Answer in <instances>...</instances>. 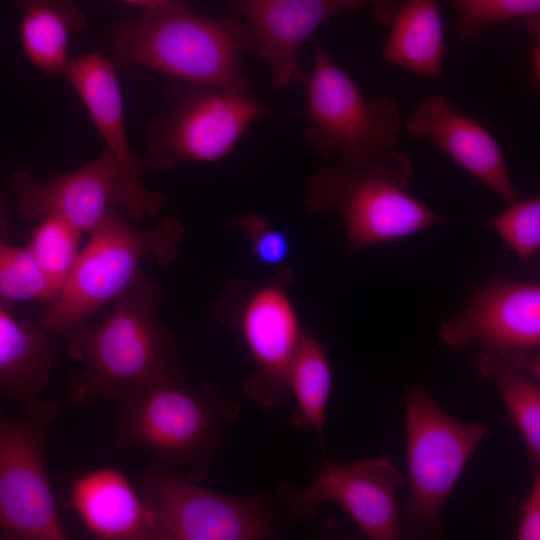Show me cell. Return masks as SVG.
Instances as JSON below:
<instances>
[{
	"instance_id": "8fae6325",
	"label": "cell",
	"mask_w": 540,
	"mask_h": 540,
	"mask_svg": "<svg viewBox=\"0 0 540 540\" xmlns=\"http://www.w3.org/2000/svg\"><path fill=\"white\" fill-rule=\"evenodd\" d=\"M137 490L151 513L154 540H258L279 529L269 498L219 494L157 459L142 473Z\"/></svg>"
},
{
	"instance_id": "d6986e66",
	"label": "cell",
	"mask_w": 540,
	"mask_h": 540,
	"mask_svg": "<svg viewBox=\"0 0 540 540\" xmlns=\"http://www.w3.org/2000/svg\"><path fill=\"white\" fill-rule=\"evenodd\" d=\"M372 4L377 22L387 27L383 60L438 80L447 52L439 0H373Z\"/></svg>"
},
{
	"instance_id": "2e32d148",
	"label": "cell",
	"mask_w": 540,
	"mask_h": 540,
	"mask_svg": "<svg viewBox=\"0 0 540 540\" xmlns=\"http://www.w3.org/2000/svg\"><path fill=\"white\" fill-rule=\"evenodd\" d=\"M119 178L118 165L105 150L77 170L46 180L20 168L11 186L28 220L38 223L54 217L89 235L113 205Z\"/></svg>"
},
{
	"instance_id": "30bf717a",
	"label": "cell",
	"mask_w": 540,
	"mask_h": 540,
	"mask_svg": "<svg viewBox=\"0 0 540 540\" xmlns=\"http://www.w3.org/2000/svg\"><path fill=\"white\" fill-rule=\"evenodd\" d=\"M25 404L22 420L0 406V539L65 540L45 470L57 405L38 395Z\"/></svg>"
},
{
	"instance_id": "4dcf8cb0",
	"label": "cell",
	"mask_w": 540,
	"mask_h": 540,
	"mask_svg": "<svg viewBox=\"0 0 540 540\" xmlns=\"http://www.w3.org/2000/svg\"><path fill=\"white\" fill-rule=\"evenodd\" d=\"M128 4L141 6L144 9L175 6L171 0H121ZM180 6V5H177Z\"/></svg>"
},
{
	"instance_id": "ffe728a7",
	"label": "cell",
	"mask_w": 540,
	"mask_h": 540,
	"mask_svg": "<svg viewBox=\"0 0 540 540\" xmlns=\"http://www.w3.org/2000/svg\"><path fill=\"white\" fill-rule=\"evenodd\" d=\"M47 331L0 305V393L8 399L26 401L47 385L56 356Z\"/></svg>"
},
{
	"instance_id": "e0dca14e",
	"label": "cell",
	"mask_w": 540,
	"mask_h": 540,
	"mask_svg": "<svg viewBox=\"0 0 540 540\" xmlns=\"http://www.w3.org/2000/svg\"><path fill=\"white\" fill-rule=\"evenodd\" d=\"M405 127L411 136L425 138L446 153L507 203L517 199L497 140L473 118L455 111L444 95L422 99L407 117Z\"/></svg>"
},
{
	"instance_id": "9c48e42d",
	"label": "cell",
	"mask_w": 540,
	"mask_h": 540,
	"mask_svg": "<svg viewBox=\"0 0 540 540\" xmlns=\"http://www.w3.org/2000/svg\"><path fill=\"white\" fill-rule=\"evenodd\" d=\"M405 399L410 498L401 536L436 537L442 533L443 507L486 427L453 419L418 384L407 390Z\"/></svg>"
},
{
	"instance_id": "1f68e13d",
	"label": "cell",
	"mask_w": 540,
	"mask_h": 540,
	"mask_svg": "<svg viewBox=\"0 0 540 540\" xmlns=\"http://www.w3.org/2000/svg\"><path fill=\"white\" fill-rule=\"evenodd\" d=\"M171 1L176 5L186 6L192 0H171Z\"/></svg>"
},
{
	"instance_id": "277c9868",
	"label": "cell",
	"mask_w": 540,
	"mask_h": 540,
	"mask_svg": "<svg viewBox=\"0 0 540 540\" xmlns=\"http://www.w3.org/2000/svg\"><path fill=\"white\" fill-rule=\"evenodd\" d=\"M413 174L410 158L396 149L360 167L324 166L308 178L305 203L313 214L333 211L340 216L348 252L355 254L443 221L405 191Z\"/></svg>"
},
{
	"instance_id": "5b68a950",
	"label": "cell",
	"mask_w": 540,
	"mask_h": 540,
	"mask_svg": "<svg viewBox=\"0 0 540 540\" xmlns=\"http://www.w3.org/2000/svg\"><path fill=\"white\" fill-rule=\"evenodd\" d=\"M127 218L111 205L89 234L69 280L40 322L45 329L63 334L115 301L132 283L145 257L159 267L177 260L185 236L180 220L165 217L153 228L139 229Z\"/></svg>"
},
{
	"instance_id": "484cf974",
	"label": "cell",
	"mask_w": 540,
	"mask_h": 540,
	"mask_svg": "<svg viewBox=\"0 0 540 540\" xmlns=\"http://www.w3.org/2000/svg\"><path fill=\"white\" fill-rule=\"evenodd\" d=\"M458 18V40L472 41L493 26L539 16L540 0H450Z\"/></svg>"
},
{
	"instance_id": "44dd1931",
	"label": "cell",
	"mask_w": 540,
	"mask_h": 540,
	"mask_svg": "<svg viewBox=\"0 0 540 540\" xmlns=\"http://www.w3.org/2000/svg\"><path fill=\"white\" fill-rule=\"evenodd\" d=\"M22 11L20 40L30 62L46 76L64 73L70 36L87 23L74 0H12Z\"/></svg>"
},
{
	"instance_id": "83f0119b",
	"label": "cell",
	"mask_w": 540,
	"mask_h": 540,
	"mask_svg": "<svg viewBox=\"0 0 540 540\" xmlns=\"http://www.w3.org/2000/svg\"><path fill=\"white\" fill-rule=\"evenodd\" d=\"M232 230L246 240L255 262L273 269L286 265L292 248L290 237L265 215L256 211L239 214L232 221Z\"/></svg>"
},
{
	"instance_id": "7402d4cb",
	"label": "cell",
	"mask_w": 540,
	"mask_h": 540,
	"mask_svg": "<svg viewBox=\"0 0 540 540\" xmlns=\"http://www.w3.org/2000/svg\"><path fill=\"white\" fill-rule=\"evenodd\" d=\"M287 384L295 400L290 425L313 431L326 454L323 427L332 390L331 367L325 348L306 331L291 361Z\"/></svg>"
},
{
	"instance_id": "603a6c76",
	"label": "cell",
	"mask_w": 540,
	"mask_h": 540,
	"mask_svg": "<svg viewBox=\"0 0 540 540\" xmlns=\"http://www.w3.org/2000/svg\"><path fill=\"white\" fill-rule=\"evenodd\" d=\"M478 372L492 380L508 415L521 434L534 468L540 461V388L534 379L513 368L495 352L485 349L476 359Z\"/></svg>"
},
{
	"instance_id": "ba28073f",
	"label": "cell",
	"mask_w": 540,
	"mask_h": 540,
	"mask_svg": "<svg viewBox=\"0 0 540 540\" xmlns=\"http://www.w3.org/2000/svg\"><path fill=\"white\" fill-rule=\"evenodd\" d=\"M145 133V163L167 170L224 159L250 125L268 112L255 96L174 79Z\"/></svg>"
},
{
	"instance_id": "f546056e",
	"label": "cell",
	"mask_w": 540,
	"mask_h": 540,
	"mask_svg": "<svg viewBox=\"0 0 540 540\" xmlns=\"http://www.w3.org/2000/svg\"><path fill=\"white\" fill-rule=\"evenodd\" d=\"M9 234L7 201L0 188V242H5Z\"/></svg>"
},
{
	"instance_id": "4316f807",
	"label": "cell",
	"mask_w": 540,
	"mask_h": 540,
	"mask_svg": "<svg viewBox=\"0 0 540 540\" xmlns=\"http://www.w3.org/2000/svg\"><path fill=\"white\" fill-rule=\"evenodd\" d=\"M490 220V225L522 261H529L540 249V198L515 199Z\"/></svg>"
},
{
	"instance_id": "ac0fdd59",
	"label": "cell",
	"mask_w": 540,
	"mask_h": 540,
	"mask_svg": "<svg viewBox=\"0 0 540 540\" xmlns=\"http://www.w3.org/2000/svg\"><path fill=\"white\" fill-rule=\"evenodd\" d=\"M75 511L91 533L103 540H154L151 513L124 473L101 468L71 484Z\"/></svg>"
},
{
	"instance_id": "4fadbf2b",
	"label": "cell",
	"mask_w": 540,
	"mask_h": 540,
	"mask_svg": "<svg viewBox=\"0 0 540 540\" xmlns=\"http://www.w3.org/2000/svg\"><path fill=\"white\" fill-rule=\"evenodd\" d=\"M116 70L111 59L92 52L69 58L63 74L118 165L120 178L113 205L128 218L140 219L158 213L165 198L143 184L141 169L130 151Z\"/></svg>"
},
{
	"instance_id": "7c38bea8",
	"label": "cell",
	"mask_w": 540,
	"mask_h": 540,
	"mask_svg": "<svg viewBox=\"0 0 540 540\" xmlns=\"http://www.w3.org/2000/svg\"><path fill=\"white\" fill-rule=\"evenodd\" d=\"M405 484L386 459L339 465L326 453L310 485L298 489L283 482L275 490V499L304 520H311L324 502L339 504L367 538L394 540L401 536L396 492Z\"/></svg>"
},
{
	"instance_id": "8992f818",
	"label": "cell",
	"mask_w": 540,
	"mask_h": 540,
	"mask_svg": "<svg viewBox=\"0 0 540 540\" xmlns=\"http://www.w3.org/2000/svg\"><path fill=\"white\" fill-rule=\"evenodd\" d=\"M313 71L307 82L302 135L323 158L360 167L394 150L402 128L397 101L382 96L367 101L357 83L317 42H312Z\"/></svg>"
},
{
	"instance_id": "6da1fadb",
	"label": "cell",
	"mask_w": 540,
	"mask_h": 540,
	"mask_svg": "<svg viewBox=\"0 0 540 540\" xmlns=\"http://www.w3.org/2000/svg\"><path fill=\"white\" fill-rule=\"evenodd\" d=\"M164 298L163 286L140 269L101 326L84 322L63 333L68 355L84 364L68 388L73 403L120 399L137 388L184 376L179 351L158 315Z\"/></svg>"
},
{
	"instance_id": "52a82bcc",
	"label": "cell",
	"mask_w": 540,
	"mask_h": 540,
	"mask_svg": "<svg viewBox=\"0 0 540 540\" xmlns=\"http://www.w3.org/2000/svg\"><path fill=\"white\" fill-rule=\"evenodd\" d=\"M294 279L287 265L263 282L233 278L213 310L218 321L237 331L254 362L243 393L268 409L285 399L289 367L305 333L290 296Z\"/></svg>"
},
{
	"instance_id": "5bb4252c",
	"label": "cell",
	"mask_w": 540,
	"mask_h": 540,
	"mask_svg": "<svg viewBox=\"0 0 540 540\" xmlns=\"http://www.w3.org/2000/svg\"><path fill=\"white\" fill-rule=\"evenodd\" d=\"M440 336L454 350L480 341L485 349L505 358L540 345V286L507 281L499 275L486 280L462 312L442 324Z\"/></svg>"
},
{
	"instance_id": "3957f363",
	"label": "cell",
	"mask_w": 540,
	"mask_h": 540,
	"mask_svg": "<svg viewBox=\"0 0 540 540\" xmlns=\"http://www.w3.org/2000/svg\"><path fill=\"white\" fill-rule=\"evenodd\" d=\"M119 400L115 448L148 451L170 466L184 467L194 481L212 472L223 427L240 412L239 403L214 381L192 388L184 376L137 388Z\"/></svg>"
},
{
	"instance_id": "9a60e30c",
	"label": "cell",
	"mask_w": 540,
	"mask_h": 540,
	"mask_svg": "<svg viewBox=\"0 0 540 540\" xmlns=\"http://www.w3.org/2000/svg\"><path fill=\"white\" fill-rule=\"evenodd\" d=\"M373 0H227L228 13L249 26L256 57L271 70V91L292 82L307 84L309 74L300 62V51L312 33L332 16L358 10Z\"/></svg>"
},
{
	"instance_id": "cb8c5ba5",
	"label": "cell",
	"mask_w": 540,
	"mask_h": 540,
	"mask_svg": "<svg viewBox=\"0 0 540 540\" xmlns=\"http://www.w3.org/2000/svg\"><path fill=\"white\" fill-rule=\"evenodd\" d=\"M82 234L69 223L48 217L37 223L26 246L60 294L80 256L79 244Z\"/></svg>"
},
{
	"instance_id": "7a4b0ae2",
	"label": "cell",
	"mask_w": 540,
	"mask_h": 540,
	"mask_svg": "<svg viewBox=\"0 0 540 540\" xmlns=\"http://www.w3.org/2000/svg\"><path fill=\"white\" fill-rule=\"evenodd\" d=\"M109 34L116 68L141 65L174 79L254 96L241 69L253 37L236 14L212 18L186 6L148 8L116 21Z\"/></svg>"
},
{
	"instance_id": "f1b7e54d",
	"label": "cell",
	"mask_w": 540,
	"mask_h": 540,
	"mask_svg": "<svg viewBox=\"0 0 540 540\" xmlns=\"http://www.w3.org/2000/svg\"><path fill=\"white\" fill-rule=\"evenodd\" d=\"M522 518L519 524L516 539L539 540L540 539V473L534 468V480L532 489L522 503Z\"/></svg>"
},
{
	"instance_id": "d4e9b609",
	"label": "cell",
	"mask_w": 540,
	"mask_h": 540,
	"mask_svg": "<svg viewBox=\"0 0 540 540\" xmlns=\"http://www.w3.org/2000/svg\"><path fill=\"white\" fill-rule=\"evenodd\" d=\"M59 296L26 247L0 242V305L12 311L24 302L49 305Z\"/></svg>"
}]
</instances>
